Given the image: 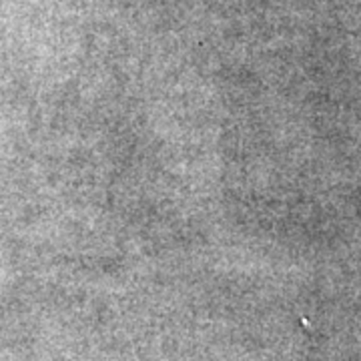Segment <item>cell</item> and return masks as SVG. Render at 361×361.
I'll list each match as a JSON object with an SVG mask.
<instances>
[]
</instances>
